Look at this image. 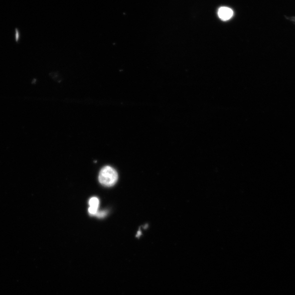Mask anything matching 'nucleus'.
Listing matches in <instances>:
<instances>
[{"label":"nucleus","instance_id":"1","mask_svg":"<svg viewBox=\"0 0 295 295\" xmlns=\"http://www.w3.org/2000/svg\"><path fill=\"white\" fill-rule=\"evenodd\" d=\"M118 174L115 169L106 166L101 169L99 174L100 182L105 186L114 185L118 180Z\"/></svg>","mask_w":295,"mask_h":295},{"label":"nucleus","instance_id":"2","mask_svg":"<svg viewBox=\"0 0 295 295\" xmlns=\"http://www.w3.org/2000/svg\"><path fill=\"white\" fill-rule=\"evenodd\" d=\"M219 18L223 21L230 20L234 15V11L227 7H220L218 12Z\"/></svg>","mask_w":295,"mask_h":295},{"label":"nucleus","instance_id":"3","mask_svg":"<svg viewBox=\"0 0 295 295\" xmlns=\"http://www.w3.org/2000/svg\"><path fill=\"white\" fill-rule=\"evenodd\" d=\"M90 207L88 209L89 213L91 215H95L98 212L99 206V200L98 198L92 197L89 202Z\"/></svg>","mask_w":295,"mask_h":295},{"label":"nucleus","instance_id":"4","mask_svg":"<svg viewBox=\"0 0 295 295\" xmlns=\"http://www.w3.org/2000/svg\"><path fill=\"white\" fill-rule=\"evenodd\" d=\"M106 212L105 211H102L99 212H98L95 215H96V216H97L98 217L103 218L106 216Z\"/></svg>","mask_w":295,"mask_h":295}]
</instances>
